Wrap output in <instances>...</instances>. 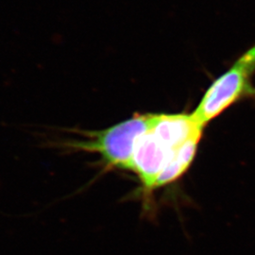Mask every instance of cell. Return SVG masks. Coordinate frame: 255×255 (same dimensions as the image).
Masks as SVG:
<instances>
[{"label": "cell", "mask_w": 255, "mask_h": 255, "mask_svg": "<svg viewBox=\"0 0 255 255\" xmlns=\"http://www.w3.org/2000/svg\"><path fill=\"white\" fill-rule=\"evenodd\" d=\"M153 114H137L119 124L99 131H85L84 139L62 143L73 148L99 155L102 164L108 169H128L137 141L150 128Z\"/></svg>", "instance_id": "6da1fadb"}, {"label": "cell", "mask_w": 255, "mask_h": 255, "mask_svg": "<svg viewBox=\"0 0 255 255\" xmlns=\"http://www.w3.org/2000/svg\"><path fill=\"white\" fill-rule=\"evenodd\" d=\"M255 46H252L219 76L203 95L193 116L205 127L239 101L255 100Z\"/></svg>", "instance_id": "7a4b0ae2"}]
</instances>
